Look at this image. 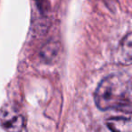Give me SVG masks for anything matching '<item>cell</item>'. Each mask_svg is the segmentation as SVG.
<instances>
[{"mask_svg": "<svg viewBox=\"0 0 132 132\" xmlns=\"http://www.w3.org/2000/svg\"><path fill=\"white\" fill-rule=\"evenodd\" d=\"M131 79L126 75H110L99 84L94 94V101L102 111H120L131 113Z\"/></svg>", "mask_w": 132, "mask_h": 132, "instance_id": "1", "label": "cell"}, {"mask_svg": "<svg viewBox=\"0 0 132 132\" xmlns=\"http://www.w3.org/2000/svg\"><path fill=\"white\" fill-rule=\"evenodd\" d=\"M25 117L16 107L6 104L0 108V127L6 132H22L25 129Z\"/></svg>", "mask_w": 132, "mask_h": 132, "instance_id": "2", "label": "cell"}, {"mask_svg": "<svg viewBox=\"0 0 132 132\" xmlns=\"http://www.w3.org/2000/svg\"><path fill=\"white\" fill-rule=\"evenodd\" d=\"M94 132H132L130 117H112L104 120Z\"/></svg>", "mask_w": 132, "mask_h": 132, "instance_id": "3", "label": "cell"}, {"mask_svg": "<svg viewBox=\"0 0 132 132\" xmlns=\"http://www.w3.org/2000/svg\"><path fill=\"white\" fill-rule=\"evenodd\" d=\"M132 57V34L129 32L120 42L117 52V60L121 64H130Z\"/></svg>", "mask_w": 132, "mask_h": 132, "instance_id": "4", "label": "cell"}, {"mask_svg": "<svg viewBox=\"0 0 132 132\" xmlns=\"http://www.w3.org/2000/svg\"><path fill=\"white\" fill-rule=\"evenodd\" d=\"M60 52V43L58 42L51 40L43 46L40 51V57L45 63H53L57 59Z\"/></svg>", "mask_w": 132, "mask_h": 132, "instance_id": "5", "label": "cell"}]
</instances>
